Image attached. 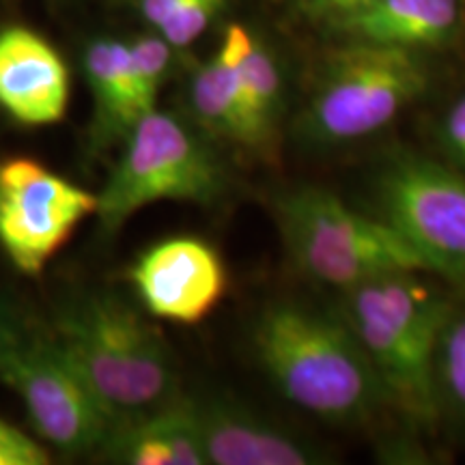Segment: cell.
<instances>
[{
  "label": "cell",
  "mask_w": 465,
  "mask_h": 465,
  "mask_svg": "<svg viewBox=\"0 0 465 465\" xmlns=\"http://www.w3.org/2000/svg\"><path fill=\"white\" fill-rule=\"evenodd\" d=\"M259 364L295 407L332 424H364L386 394L373 366L339 312L278 302L252 330Z\"/></svg>",
  "instance_id": "6da1fadb"
},
{
  "label": "cell",
  "mask_w": 465,
  "mask_h": 465,
  "mask_svg": "<svg viewBox=\"0 0 465 465\" xmlns=\"http://www.w3.org/2000/svg\"><path fill=\"white\" fill-rule=\"evenodd\" d=\"M450 311L418 272L341 291L336 312L369 358L388 405L416 427L429 429L440 418L435 356Z\"/></svg>",
  "instance_id": "7a4b0ae2"
},
{
  "label": "cell",
  "mask_w": 465,
  "mask_h": 465,
  "mask_svg": "<svg viewBox=\"0 0 465 465\" xmlns=\"http://www.w3.org/2000/svg\"><path fill=\"white\" fill-rule=\"evenodd\" d=\"M274 216L295 267L328 287L347 291L392 274L429 272L394 226L377 213L351 209L325 188L282 192L274 201Z\"/></svg>",
  "instance_id": "3957f363"
},
{
  "label": "cell",
  "mask_w": 465,
  "mask_h": 465,
  "mask_svg": "<svg viewBox=\"0 0 465 465\" xmlns=\"http://www.w3.org/2000/svg\"><path fill=\"white\" fill-rule=\"evenodd\" d=\"M54 345L116 424L174 401L166 345L121 300L93 298L75 306L58 323Z\"/></svg>",
  "instance_id": "277c9868"
},
{
  "label": "cell",
  "mask_w": 465,
  "mask_h": 465,
  "mask_svg": "<svg viewBox=\"0 0 465 465\" xmlns=\"http://www.w3.org/2000/svg\"><path fill=\"white\" fill-rule=\"evenodd\" d=\"M427 84L418 52L342 39L323 58L300 134L322 147L362 141L420 100Z\"/></svg>",
  "instance_id": "5b68a950"
},
{
  "label": "cell",
  "mask_w": 465,
  "mask_h": 465,
  "mask_svg": "<svg viewBox=\"0 0 465 465\" xmlns=\"http://www.w3.org/2000/svg\"><path fill=\"white\" fill-rule=\"evenodd\" d=\"M125 141L124 158L97 194L95 218L106 232H116L134 213L153 203L212 205L223 196V164L177 116L151 110Z\"/></svg>",
  "instance_id": "8992f818"
},
{
  "label": "cell",
  "mask_w": 465,
  "mask_h": 465,
  "mask_svg": "<svg viewBox=\"0 0 465 465\" xmlns=\"http://www.w3.org/2000/svg\"><path fill=\"white\" fill-rule=\"evenodd\" d=\"M373 207L427 263L465 287V173L449 162L399 151L373 177Z\"/></svg>",
  "instance_id": "52a82bcc"
},
{
  "label": "cell",
  "mask_w": 465,
  "mask_h": 465,
  "mask_svg": "<svg viewBox=\"0 0 465 465\" xmlns=\"http://www.w3.org/2000/svg\"><path fill=\"white\" fill-rule=\"evenodd\" d=\"M95 212L97 194L42 162L11 158L0 164V246L22 274H42L75 226Z\"/></svg>",
  "instance_id": "ba28073f"
},
{
  "label": "cell",
  "mask_w": 465,
  "mask_h": 465,
  "mask_svg": "<svg viewBox=\"0 0 465 465\" xmlns=\"http://www.w3.org/2000/svg\"><path fill=\"white\" fill-rule=\"evenodd\" d=\"M0 383L20 394L39 438L63 452L93 450L116 427L54 342H22L0 371Z\"/></svg>",
  "instance_id": "9c48e42d"
},
{
  "label": "cell",
  "mask_w": 465,
  "mask_h": 465,
  "mask_svg": "<svg viewBox=\"0 0 465 465\" xmlns=\"http://www.w3.org/2000/svg\"><path fill=\"white\" fill-rule=\"evenodd\" d=\"M134 289L153 317L199 323L226 293V267L207 242L173 237L151 246L130 270Z\"/></svg>",
  "instance_id": "30bf717a"
},
{
  "label": "cell",
  "mask_w": 465,
  "mask_h": 465,
  "mask_svg": "<svg viewBox=\"0 0 465 465\" xmlns=\"http://www.w3.org/2000/svg\"><path fill=\"white\" fill-rule=\"evenodd\" d=\"M69 106V69L61 54L31 28L0 33V108L17 124L45 127Z\"/></svg>",
  "instance_id": "8fae6325"
},
{
  "label": "cell",
  "mask_w": 465,
  "mask_h": 465,
  "mask_svg": "<svg viewBox=\"0 0 465 465\" xmlns=\"http://www.w3.org/2000/svg\"><path fill=\"white\" fill-rule=\"evenodd\" d=\"M194 405L209 465H317L330 455L308 441L224 399H199Z\"/></svg>",
  "instance_id": "7c38bea8"
},
{
  "label": "cell",
  "mask_w": 465,
  "mask_h": 465,
  "mask_svg": "<svg viewBox=\"0 0 465 465\" xmlns=\"http://www.w3.org/2000/svg\"><path fill=\"white\" fill-rule=\"evenodd\" d=\"M461 20V0H377L328 31L336 37L420 52L446 45Z\"/></svg>",
  "instance_id": "4fadbf2b"
},
{
  "label": "cell",
  "mask_w": 465,
  "mask_h": 465,
  "mask_svg": "<svg viewBox=\"0 0 465 465\" xmlns=\"http://www.w3.org/2000/svg\"><path fill=\"white\" fill-rule=\"evenodd\" d=\"M86 80L93 93V138L97 147L127 138L144 116L134 80L130 45L113 37L89 44L84 54Z\"/></svg>",
  "instance_id": "5bb4252c"
},
{
  "label": "cell",
  "mask_w": 465,
  "mask_h": 465,
  "mask_svg": "<svg viewBox=\"0 0 465 465\" xmlns=\"http://www.w3.org/2000/svg\"><path fill=\"white\" fill-rule=\"evenodd\" d=\"M190 102L199 124L213 136L250 151L270 149L254 127L246 104L242 100L235 67L220 48L212 61L201 65L199 72L194 74Z\"/></svg>",
  "instance_id": "9a60e30c"
},
{
  "label": "cell",
  "mask_w": 465,
  "mask_h": 465,
  "mask_svg": "<svg viewBox=\"0 0 465 465\" xmlns=\"http://www.w3.org/2000/svg\"><path fill=\"white\" fill-rule=\"evenodd\" d=\"M220 50L229 56L240 83L242 100L261 138L272 149L282 110V74L274 54L246 26L226 28Z\"/></svg>",
  "instance_id": "2e32d148"
},
{
  "label": "cell",
  "mask_w": 465,
  "mask_h": 465,
  "mask_svg": "<svg viewBox=\"0 0 465 465\" xmlns=\"http://www.w3.org/2000/svg\"><path fill=\"white\" fill-rule=\"evenodd\" d=\"M110 455L116 461L130 465H174L171 438H168L164 407L132 418L116 431V427L106 438Z\"/></svg>",
  "instance_id": "e0dca14e"
},
{
  "label": "cell",
  "mask_w": 465,
  "mask_h": 465,
  "mask_svg": "<svg viewBox=\"0 0 465 465\" xmlns=\"http://www.w3.org/2000/svg\"><path fill=\"white\" fill-rule=\"evenodd\" d=\"M435 383L441 410H449L465 422V308L452 306L441 328L435 356Z\"/></svg>",
  "instance_id": "ac0fdd59"
},
{
  "label": "cell",
  "mask_w": 465,
  "mask_h": 465,
  "mask_svg": "<svg viewBox=\"0 0 465 465\" xmlns=\"http://www.w3.org/2000/svg\"><path fill=\"white\" fill-rule=\"evenodd\" d=\"M127 45H130V61L134 80H136L138 100H141L144 114H149L151 110H155L160 91L166 83L174 48L160 33L143 35Z\"/></svg>",
  "instance_id": "d6986e66"
},
{
  "label": "cell",
  "mask_w": 465,
  "mask_h": 465,
  "mask_svg": "<svg viewBox=\"0 0 465 465\" xmlns=\"http://www.w3.org/2000/svg\"><path fill=\"white\" fill-rule=\"evenodd\" d=\"M229 0H183L160 28V35L173 48H188L212 26Z\"/></svg>",
  "instance_id": "ffe728a7"
},
{
  "label": "cell",
  "mask_w": 465,
  "mask_h": 465,
  "mask_svg": "<svg viewBox=\"0 0 465 465\" xmlns=\"http://www.w3.org/2000/svg\"><path fill=\"white\" fill-rule=\"evenodd\" d=\"M435 136L446 162L465 173V93L444 110Z\"/></svg>",
  "instance_id": "44dd1931"
},
{
  "label": "cell",
  "mask_w": 465,
  "mask_h": 465,
  "mask_svg": "<svg viewBox=\"0 0 465 465\" xmlns=\"http://www.w3.org/2000/svg\"><path fill=\"white\" fill-rule=\"evenodd\" d=\"M48 450L31 435L0 418V465H48Z\"/></svg>",
  "instance_id": "7402d4cb"
},
{
  "label": "cell",
  "mask_w": 465,
  "mask_h": 465,
  "mask_svg": "<svg viewBox=\"0 0 465 465\" xmlns=\"http://www.w3.org/2000/svg\"><path fill=\"white\" fill-rule=\"evenodd\" d=\"M375 3L377 0H295V7L306 20L332 28Z\"/></svg>",
  "instance_id": "603a6c76"
},
{
  "label": "cell",
  "mask_w": 465,
  "mask_h": 465,
  "mask_svg": "<svg viewBox=\"0 0 465 465\" xmlns=\"http://www.w3.org/2000/svg\"><path fill=\"white\" fill-rule=\"evenodd\" d=\"M25 341L26 339L22 336V330L14 319V315L0 304V371H3V366L9 360L11 353H14Z\"/></svg>",
  "instance_id": "cb8c5ba5"
},
{
  "label": "cell",
  "mask_w": 465,
  "mask_h": 465,
  "mask_svg": "<svg viewBox=\"0 0 465 465\" xmlns=\"http://www.w3.org/2000/svg\"><path fill=\"white\" fill-rule=\"evenodd\" d=\"M182 3L183 0H132V5L141 14L143 20L149 26H153L155 31H160L164 26V22Z\"/></svg>",
  "instance_id": "d4e9b609"
}]
</instances>
